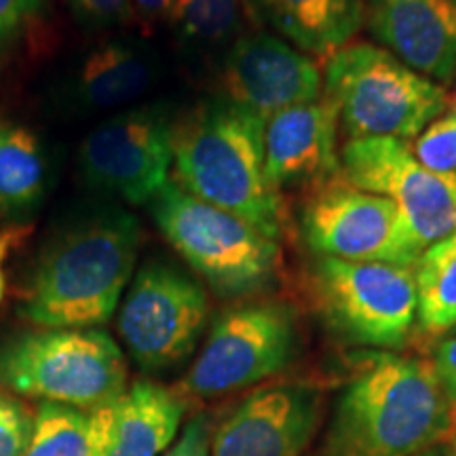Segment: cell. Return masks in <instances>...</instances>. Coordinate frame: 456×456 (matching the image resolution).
<instances>
[{
    "label": "cell",
    "mask_w": 456,
    "mask_h": 456,
    "mask_svg": "<svg viewBox=\"0 0 456 456\" xmlns=\"http://www.w3.org/2000/svg\"><path fill=\"white\" fill-rule=\"evenodd\" d=\"M265 118L224 98L174 129L178 184L201 201L281 237V201L265 169Z\"/></svg>",
    "instance_id": "3"
},
{
    "label": "cell",
    "mask_w": 456,
    "mask_h": 456,
    "mask_svg": "<svg viewBox=\"0 0 456 456\" xmlns=\"http://www.w3.org/2000/svg\"><path fill=\"white\" fill-rule=\"evenodd\" d=\"M454 332H456V328H454Z\"/></svg>",
    "instance_id": "34"
},
{
    "label": "cell",
    "mask_w": 456,
    "mask_h": 456,
    "mask_svg": "<svg viewBox=\"0 0 456 456\" xmlns=\"http://www.w3.org/2000/svg\"><path fill=\"white\" fill-rule=\"evenodd\" d=\"M224 100L266 121L285 108L322 98V72L311 55L271 34L235 43L222 68Z\"/></svg>",
    "instance_id": "14"
},
{
    "label": "cell",
    "mask_w": 456,
    "mask_h": 456,
    "mask_svg": "<svg viewBox=\"0 0 456 456\" xmlns=\"http://www.w3.org/2000/svg\"><path fill=\"white\" fill-rule=\"evenodd\" d=\"M326 95L351 138L410 140L446 110L448 95L387 49L346 45L326 64Z\"/></svg>",
    "instance_id": "5"
},
{
    "label": "cell",
    "mask_w": 456,
    "mask_h": 456,
    "mask_svg": "<svg viewBox=\"0 0 456 456\" xmlns=\"http://www.w3.org/2000/svg\"><path fill=\"white\" fill-rule=\"evenodd\" d=\"M108 427V403L78 410L41 403L24 456H100Z\"/></svg>",
    "instance_id": "21"
},
{
    "label": "cell",
    "mask_w": 456,
    "mask_h": 456,
    "mask_svg": "<svg viewBox=\"0 0 456 456\" xmlns=\"http://www.w3.org/2000/svg\"><path fill=\"white\" fill-rule=\"evenodd\" d=\"M0 385L43 403L95 410L127 389V366L104 330L45 328L0 346Z\"/></svg>",
    "instance_id": "4"
},
{
    "label": "cell",
    "mask_w": 456,
    "mask_h": 456,
    "mask_svg": "<svg viewBox=\"0 0 456 456\" xmlns=\"http://www.w3.org/2000/svg\"><path fill=\"white\" fill-rule=\"evenodd\" d=\"M448 446L450 448H452L454 450V452H456V420H454V427H452V433H450V437H448Z\"/></svg>",
    "instance_id": "33"
},
{
    "label": "cell",
    "mask_w": 456,
    "mask_h": 456,
    "mask_svg": "<svg viewBox=\"0 0 456 456\" xmlns=\"http://www.w3.org/2000/svg\"><path fill=\"white\" fill-rule=\"evenodd\" d=\"M74 7L95 21H114L125 15L127 0H72Z\"/></svg>",
    "instance_id": "29"
},
{
    "label": "cell",
    "mask_w": 456,
    "mask_h": 456,
    "mask_svg": "<svg viewBox=\"0 0 456 456\" xmlns=\"http://www.w3.org/2000/svg\"><path fill=\"white\" fill-rule=\"evenodd\" d=\"M214 436V423L208 414L201 412L192 416L180 431L178 440L163 456H209Z\"/></svg>",
    "instance_id": "26"
},
{
    "label": "cell",
    "mask_w": 456,
    "mask_h": 456,
    "mask_svg": "<svg viewBox=\"0 0 456 456\" xmlns=\"http://www.w3.org/2000/svg\"><path fill=\"white\" fill-rule=\"evenodd\" d=\"M419 326L427 334L456 328V231L429 245L414 265Z\"/></svg>",
    "instance_id": "22"
},
{
    "label": "cell",
    "mask_w": 456,
    "mask_h": 456,
    "mask_svg": "<svg viewBox=\"0 0 456 456\" xmlns=\"http://www.w3.org/2000/svg\"><path fill=\"white\" fill-rule=\"evenodd\" d=\"M300 224L315 256L414 266L425 252L391 199L353 186L342 174L311 191Z\"/></svg>",
    "instance_id": "9"
},
{
    "label": "cell",
    "mask_w": 456,
    "mask_h": 456,
    "mask_svg": "<svg viewBox=\"0 0 456 456\" xmlns=\"http://www.w3.org/2000/svg\"><path fill=\"white\" fill-rule=\"evenodd\" d=\"M322 423V393L281 383L249 393L214 431L209 456H302Z\"/></svg>",
    "instance_id": "13"
},
{
    "label": "cell",
    "mask_w": 456,
    "mask_h": 456,
    "mask_svg": "<svg viewBox=\"0 0 456 456\" xmlns=\"http://www.w3.org/2000/svg\"><path fill=\"white\" fill-rule=\"evenodd\" d=\"M431 363L446 395L456 408V334L440 340L433 349Z\"/></svg>",
    "instance_id": "27"
},
{
    "label": "cell",
    "mask_w": 456,
    "mask_h": 456,
    "mask_svg": "<svg viewBox=\"0 0 456 456\" xmlns=\"http://www.w3.org/2000/svg\"><path fill=\"white\" fill-rule=\"evenodd\" d=\"M138 243V220L121 209L83 220L45 252L21 315L41 328L104 326L134 273Z\"/></svg>",
    "instance_id": "2"
},
{
    "label": "cell",
    "mask_w": 456,
    "mask_h": 456,
    "mask_svg": "<svg viewBox=\"0 0 456 456\" xmlns=\"http://www.w3.org/2000/svg\"><path fill=\"white\" fill-rule=\"evenodd\" d=\"M363 24L389 53L427 78L456 77V0H362Z\"/></svg>",
    "instance_id": "16"
},
{
    "label": "cell",
    "mask_w": 456,
    "mask_h": 456,
    "mask_svg": "<svg viewBox=\"0 0 456 456\" xmlns=\"http://www.w3.org/2000/svg\"><path fill=\"white\" fill-rule=\"evenodd\" d=\"M265 24L302 53L330 60L363 24L362 0H248Z\"/></svg>",
    "instance_id": "18"
},
{
    "label": "cell",
    "mask_w": 456,
    "mask_h": 456,
    "mask_svg": "<svg viewBox=\"0 0 456 456\" xmlns=\"http://www.w3.org/2000/svg\"><path fill=\"white\" fill-rule=\"evenodd\" d=\"M313 298L342 340L372 349H399L419 317L414 266L317 256Z\"/></svg>",
    "instance_id": "7"
},
{
    "label": "cell",
    "mask_w": 456,
    "mask_h": 456,
    "mask_svg": "<svg viewBox=\"0 0 456 456\" xmlns=\"http://www.w3.org/2000/svg\"><path fill=\"white\" fill-rule=\"evenodd\" d=\"M208 315V294L195 279L163 262H148L125 296L118 332L144 372H161L195 351Z\"/></svg>",
    "instance_id": "10"
},
{
    "label": "cell",
    "mask_w": 456,
    "mask_h": 456,
    "mask_svg": "<svg viewBox=\"0 0 456 456\" xmlns=\"http://www.w3.org/2000/svg\"><path fill=\"white\" fill-rule=\"evenodd\" d=\"M135 4L146 17H161L174 9V0H135Z\"/></svg>",
    "instance_id": "31"
},
{
    "label": "cell",
    "mask_w": 456,
    "mask_h": 456,
    "mask_svg": "<svg viewBox=\"0 0 456 456\" xmlns=\"http://www.w3.org/2000/svg\"><path fill=\"white\" fill-rule=\"evenodd\" d=\"M342 175L391 199L423 249L456 231V174L427 169L403 140L351 138L342 148Z\"/></svg>",
    "instance_id": "11"
},
{
    "label": "cell",
    "mask_w": 456,
    "mask_h": 456,
    "mask_svg": "<svg viewBox=\"0 0 456 456\" xmlns=\"http://www.w3.org/2000/svg\"><path fill=\"white\" fill-rule=\"evenodd\" d=\"M155 83V61L129 45L95 49L77 77V95L85 106L118 108L142 98Z\"/></svg>",
    "instance_id": "19"
},
{
    "label": "cell",
    "mask_w": 456,
    "mask_h": 456,
    "mask_svg": "<svg viewBox=\"0 0 456 456\" xmlns=\"http://www.w3.org/2000/svg\"><path fill=\"white\" fill-rule=\"evenodd\" d=\"M184 414L182 393L138 380L108 403V427L100 456H163L178 440Z\"/></svg>",
    "instance_id": "17"
},
{
    "label": "cell",
    "mask_w": 456,
    "mask_h": 456,
    "mask_svg": "<svg viewBox=\"0 0 456 456\" xmlns=\"http://www.w3.org/2000/svg\"><path fill=\"white\" fill-rule=\"evenodd\" d=\"M32 427L34 416L24 406L0 395V456H24Z\"/></svg>",
    "instance_id": "25"
},
{
    "label": "cell",
    "mask_w": 456,
    "mask_h": 456,
    "mask_svg": "<svg viewBox=\"0 0 456 456\" xmlns=\"http://www.w3.org/2000/svg\"><path fill=\"white\" fill-rule=\"evenodd\" d=\"M163 237L222 296H249L273 281L279 243L239 216L167 182L152 199Z\"/></svg>",
    "instance_id": "6"
},
{
    "label": "cell",
    "mask_w": 456,
    "mask_h": 456,
    "mask_svg": "<svg viewBox=\"0 0 456 456\" xmlns=\"http://www.w3.org/2000/svg\"><path fill=\"white\" fill-rule=\"evenodd\" d=\"M174 163V127L157 108H138L100 123L78 151L89 186L131 205L152 201Z\"/></svg>",
    "instance_id": "12"
},
{
    "label": "cell",
    "mask_w": 456,
    "mask_h": 456,
    "mask_svg": "<svg viewBox=\"0 0 456 456\" xmlns=\"http://www.w3.org/2000/svg\"><path fill=\"white\" fill-rule=\"evenodd\" d=\"M419 456H456V452L448 446V444H440V446L425 450V452H420Z\"/></svg>",
    "instance_id": "32"
},
{
    "label": "cell",
    "mask_w": 456,
    "mask_h": 456,
    "mask_svg": "<svg viewBox=\"0 0 456 456\" xmlns=\"http://www.w3.org/2000/svg\"><path fill=\"white\" fill-rule=\"evenodd\" d=\"M296 349V319L279 302H248L216 319L182 380V395L220 397L271 379Z\"/></svg>",
    "instance_id": "8"
},
{
    "label": "cell",
    "mask_w": 456,
    "mask_h": 456,
    "mask_svg": "<svg viewBox=\"0 0 456 456\" xmlns=\"http://www.w3.org/2000/svg\"><path fill=\"white\" fill-rule=\"evenodd\" d=\"M41 0H0V47L24 26Z\"/></svg>",
    "instance_id": "28"
},
{
    "label": "cell",
    "mask_w": 456,
    "mask_h": 456,
    "mask_svg": "<svg viewBox=\"0 0 456 456\" xmlns=\"http://www.w3.org/2000/svg\"><path fill=\"white\" fill-rule=\"evenodd\" d=\"M21 235H24V228H11V231L0 232V300L4 294V265H7L11 248L20 241Z\"/></svg>",
    "instance_id": "30"
},
{
    "label": "cell",
    "mask_w": 456,
    "mask_h": 456,
    "mask_svg": "<svg viewBox=\"0 0 456 456\" xmlns=\"http://www.w3.org/2000/svg\"><path fill=\"white\" fill-rule=\"evenodd\" d=\"M175 28L186 41L214 45L224 41L239 17V0H174Z\"/></svg>",
    "instance_id": "23"
},
{
    "label": "cell",
    "mask_w": 456,
    "mask_h": 456,
    "mask_svg": "<svg viewBox=\"0 0 456 456\" xmlns=\"http://www.w3.org/2000/svg\"><path fill=\"white\" fill-rule=\"evenodd\" d=\"M338 108L328 95L285 108L265 123V169L275 191L315 188L342 174Z\"/></svg>",
    "instance_id": "15"
},
{
    "label": "cell",
    "mask_w": 456,
    "mask_h": 456,
    "mask_svg": "<svg viewBox=\"0 0 456 456\" xmlns=\"http://www.w3.org/2000/svg\"><path fill=\"white\" fill-rule=\"evenodd\" d=\"M454 420L431 359L368 353L336 397L319 456H419L446 444Z\"/></svg>",
    "instance_id": "1"
},
{
    "label": "cell",
    "mask_w": 456,
    "mask_h": 456,
    "mask_svg": "<svg viewBox=\"0 0 456 456\" xmlns=\"http://www.w3.org/2000/svg\"><path fill=\"white\" fill-rule=\"evenodd\" d=\"M414 157L436 174H456V106L416 135Z\"/></svg>",
    "instance_id": "24"
},
{
    "label": "cell",
    "mask_w": 456,
    "mask_h": 456,
    "mask_svg": "<svg viewBox=\"0 0 456 456\" xmlns=\"http://www.w3.org/2000/svg\"><path fill=\"white\" fill-rule=\"evenodd\" d=\"M47 159L30 129L0 125V218L28 214L43 201Z\"/></svg>",
    "instance_id": "20"
}]
</instances>
